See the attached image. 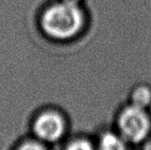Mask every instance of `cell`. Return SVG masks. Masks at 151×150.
Segmentation results:
<instances>
[{"label": "cell", "mask_w": 151, "mask_h": 150, "mask_svg": "<svg viewBox=\"0 0 151 150\" xmlns=\"http://www.w3.org/2000/svg\"><path fill=\"white\" fill-rule=\"evenodd\" d=\"M13 150H51L50 145L30 136L18 141Z\"/></svg>", "instance_id": "obj_6"}, {"label": "cell", "mask_w": 151, "mask_h": 150, "mask_svg": "<svg viewBox=\"0 0 151 150\" xmlns=\"http://www.w3.org/2000/svg\"><path fill=\"white\" fill-rule=\"evenodd\" d=\"M30 129L31 136L51 145L64 139L68 131V121L60 110L44 108L32 118Z\"/></svg>", "instance_id": "obj_2"}, {"label": "cell", "mask_w": 151, "mask_h": 150, "mask_svg": "<svg viewBox=\"0 0 151 150\" xmlns=\"http://www.w3.org/2000/svg\"><path fill=\"white\" fill-rule=\"evenodd\" d=\"M130 101L131 104L146 109L151 105V87L147 84L135 86L130 93Z\"/></svg>", "instance_id": "obj_4"}, {"label": "cell", "mask_w": 151, "mask_h": 150, "mask_svg": "<svg viewBox=\"0 0 151 150\" xmlns=\"http://www.w3.org/2000/svg\"><path fill=\"white\" fill-rule=\"evenodd\" d=\"M144 150H151V139L146 141V143L144 146Z\"/></svg>", "instance_id": "obj_8"}, {"label": "cell", "mask_w": 151, "mask_h": 150, "mask_svg": "<svg viewBox=\"0 0 151 150\" xmlns=\"http://www.w3.org/2000/svg\"><path fill=\"white\" fill-rule=\"evenodd\" d=\"M64 150H95L93 144L84 138H76L65 145Z\"/></svg>", "instance_id": "obj_7"}, {"label": "cell", "mask_w": 151, "mask_h": 150, "mask_svg": "<svg viewBox=\"0 0 151 150\" xmlns=\"http://www.w3.org/2000/svg\"><path fill=\"white\" fill-rule=\"evenodd\" d=\"M63 1H66V2H71V3H77V4H79V2H81V0H63Z\"/></svg>", "instance_id": "obj_9"}, {"label": "cell", "mask_w": 151, "mask_h": 150, "mask_svg": "<svg viewBox=\"0 0 151 150\" xmlns=\"http://www.w3.org/2000/svg\"><path fill=\"white\" fill-rule=\"evenodd\" d=\"M125 140L115 133L107 132L101 137L99 150H127Z\"/></svg>", "instance_id": "obj_5"}, {"label": "cell", "mask_w": 151, "mask_h": 150, "mask_svg": "<svg viewBox=\"0 0 151 150\" xmlns=\"http://www.w3.org/2000/svg\"><path fill=\"white\" fill-rule=\"evenodd\" d=\"M84 25L85 14L78 4L63 0L49 7L41 18V26L45 33L60 40L75 37Z\"/></svg>", "instance_id": "obj_1"}, {"label": "cell", "mask_w": 151, "mask_h": 150, "mask_svg": "<svg viewBox=\"0 0 151 150\" xmlns=\"http://www.w3.org/2000/svg\"><path fill=\"white\" fill-rule=\"evenodd\" d=\"M118 126L121 136L131 143L145 140L151 130V120L146 109L133 104L124 108L119 115Z\"/></svg>", "instance_id": "obj_3"}]
</instances>
